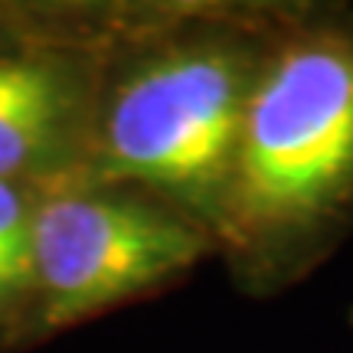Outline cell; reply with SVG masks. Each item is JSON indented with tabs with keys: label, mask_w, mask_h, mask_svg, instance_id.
<instances>
[{
	"label": "cell",
	"mask_w": 353,
	"mask_h": 353,
	"mask_svg": "<svg viewBox=\"0 0 353 353\" xmlns=\"http://www.w3.org/2000/svg\"><path fill=\"white\" fill-rule=\"evenodd\" d=\"M353 236V7L285 3L255 79L216 259L255 301L314 275Z\"/></svg>",
	"instance_id": "obj_1"
},
{
	"label": "cell",
	"mask_w": 353,
	"mask_h": 353,
	"mask_svg": "<svg viewBox=\"0 0 353 353\" xmlns=\"http://www.w3.org/2000/svg\"><path fill=\"white\" fill-rule=\"evenodd\" d=\"M37 203V187L0 180V337L30 327Z\"/></svg>",
	"instance_id": "obj_5"
},
{
	"label": "cell",
	"mask_w": 353,
	"mask_h": 353,
	"mask_svg": "<svg viewBox=\"0 0 353 353\" xmlns=\"http://www.w3.org/2000/svg\"><path fill=\"white\" fill-rule=\"evenodd\" d=\"M350 324H353V307H350Z\"/></svg>",
	"instance_id": "obj_6"
},
{
	"label": "cell",
	"mask_w": 353,
	"mask_h": 353,
	"mask_svg": "<svg viewBox=\"0 0 353 353\" xmlns=\"http://www.w3.org/2000/svg\"><path fill=\"white\" fill-rule=\"evenodd\" d=\"M285 3L154 0L101 69L79 180L148 190L213 232Z\"/></svg>",
	"instance_id": "obj_2"
},
{
	"label": "cell",
	"mask_w": 353,
	"mask_h": 353,
	"mask_svg": "<svg viewBox=\"0 0 353 353\" xmlns=\"http://www.w3.org/2000/svg\"><path fill=\"white\" fill-rule=\"evenodd\" d=\"M105 56L50 46L0 59V180L50 190L82 176Z\"/></svg>",
	"instance_id": "obj_4"
},
{
	"label": "cell",
	"mask_w": 353,
	"mask_h": 353,
	"mask_svg": "<svg viewBox=\"0 0 353 353\" xmlns=\"http://www.w3.org/2000/svg\"><path fill=\"white\" fill-rule=\"evenodd\" d=\"M213 255V232L148 190L88 180L39 190L26 334H59L154 298Z\"/></svg>",
	"instance_id": "obj_3"
}]
</instances>
